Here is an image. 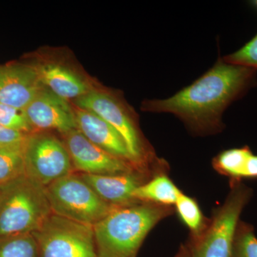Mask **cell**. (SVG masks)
Here are the masks:
<instances>
[{
    "label": "cell",
    "mask_w": 257,
    "mask_h": 257,
    "mask_svg": "<svg viewBox=\"0 0 257 257\" xmlns=\"http://www.w3.org/2000/svg\"><path fill=\"white\" fill-rule=\"evenodd\" d=\"M177 257H192L191 256L190 253H189V249H187V248H182L178 255H177Z\"/></svg>",
    "instance_id": "cell-25"
},
{
    "label": "cell",
    "mask_w": 257,
    "mask_h": 257,
    "mask_svg": "<svg viewBox=\"0 0 257 257\" xmlns=\"http://www.w3.org/2000/svg\"><path fill=\"white\" fill-rule=\"evenodd\" d=\"M52 213L94 226L114 209L104 202L80 176L74 173L45 187Z\"/></svg>",
    "instance_id": "cell-4"
},
{
    "label": "cell",
    "mask_w": 257,
    "mask_h": 257,
    "mask_svg": "<svg viewBox=\"0 0 257 257\" xmlns=\"http://www.w3.org/2000/svg\"><path fill=\"white\" fill-rule=\"evenodd\" d=\"M25 175L47 187L73 173L72 160L64 143L48 132H34L23 146Z\"/></svg>",
    "instance_id": "cell-8"
},
{
    "label": "cell",
    "mask_w": 257,
    "mask_h": 257,
    "mask_svg": "<svg viewBox=\"0 0 257 257\" xmlns=\"http://www.w3.org/2000/svg\"><path fill=\"white\" fill-rule=\"evenodd\" d=\"M251 194V191L244 186H235L205 232L196 238L189 249L191 256L233 257L240 214Z\"/></svg>",
    "instance_id": "cell-5"
},
{
    "label": "cell",
    "mask_w": 257,
    "mask_h": 257,
    "mask_svg": "<svg viewBox=\"0 0 257 257\" xmlns=\"http://www.w3.org/2000/svg\"><path fill=\"white\" fill-rule=\"evenodd\" d=\"M181 192L167 176L160 174L139 186L134 192L133 198L138 202L168 207L175 205Z\"/></svg>",
    "instance_id": "cell-15"
},
{
    "label": "cell",
    "mask_w": 257,
    "mask_h": 257,
    "mask_svg": "<svg viewBox=\"0 0 257 257\" xmlns=\"http://www.w3.org/2000/svg\"><path fill=\"white\" fill-rule=\"evenodd\" d=\"M34 66L44 87L66 100L78 99L93 89L84 77L63 64L44 62Z\"/></svg>",
    "instance_id": "cell-14"
},
{
    "label": "cell",
    "mask_w": 257,
    "mask_h": 257,
    "mask_svg": "<svg viewBox=\"0 0 257 257\" xmlns=\"http://www.w3.org/2000/svg\"><path fill=\"white\" fill-rule=\"evenodd\" d=\"M233 257H257V239L251 226L239 224L233 246Z\"/></svg>",
    "instance_id": "cell-20"
},
{
    "label": "cell",
    "mask_w": 257,
    "mask_h": 257,
    "mask_svg": "<svg viewBox=\"0 0 257 257\" xmlns=\"http://www.w3.org/2000/svg\"><path fill=\"white\" fill-rule=\"evenodd\" d=\"M0 257H40L32 234L0 236Z\"/></svg>",
    "instance_id": "cell-17"
},
{
    "label": "cell",
    "mask_w": 257,
    "mask_h": 257,
    "mask_svg": "<svg viewBox=\"0 0 257 257\" xmlns=\"http://www.w3.org/2000/svg\"><path fill=\"white\" fill-rule=\"evenodd\" d=\"M23 111L32 133L56 130L64 135L77 128L75 111L69 101L45 87Z\"/></svg>",
    "instance_id": "cell-10"
},
{
    "label": "cell",
    "mask_w": 257,
    "mask_h": 257,
    "mask_svg": "<svg viewBox=\"0 0 257 257\" xmlns=\"http://www.w3.org/2000/svg\"><path fill=\"white\" fill-rule=\"evenodd\" d=\"M74 111L77 130L91 143L133 164L124 140L110 124L92 111L78 107Z\"/></svg>",
    "instance_id": "cell-12"
},
{
    "label": "cell",
    "mask_w": 257,
    "mask_h": 257,
    "mask_svg": "<svg viewBox=\"0 0 257 257\" xmlns=\"http://www.w3.org/2000/svg\"><path fill=\"white\" fill-rule=\"evenodd\" d=\"M52 214L45 187L26 175L0 185V236L32 234Z\"/></svg>",
    "instance_id": "cell-3"
},
{
    "label": "cell",
    "mask_w": 257,
    "mask_h": 257,
    "mask_svg": "<svg viewBox=\"0 0 257 257\" xmlns=\"http://www.w3.org/2000/svg\"><path fill=\"white\" fill-rule=\"evenodd\" d=\"M0 125L23 133H32L31 126L22 109L0 103Z\"/></svg>",
    "instance_id": "cell-21"
},
{
    "label": "cell",
    "mask_w": 257,
    "mask_h": 257,
    "mask_svg": "<svg viewBox=\"0 0 257 257\" xmlns=\"http://www.w3.org/2000/svg\"><path fill=\"white\" fill-rule=\"evenodd\" d=\"M73 169L89 175H118L134 172L135 167L127 162L104 151L86 138L77 128L64 134Z\"/></svg>",
    "instance_id": "cell-9"
},
{
    "label": "cell",
    "mask_w": 257,
    "mask_h": 257,
    "mask_svg": "<svg viewBox=\"0 0 257 257\" xmlns=\"http://www.w3.org/2000/svg\"><path fill=\"white\" fill-rule=\"evenodd\" d=\"M243 178H257V155L253 153L246 162Z\"/></svg>",
    "instance_id": "cell-24"
},
{
    "label": "cell",
    "mask_w": 257,
    "mask_h": 257,
    "mask_svg": "<svg viewBox=\"0 0 257 257\" xmlns=\"http://www.w3.org/2000/svg\"><path fill=\"white\" fill-rule=\"evenodd\" d=\"M175 205L180 219L198 237L204 229V218L197 203L181 192Z\"/></svg>",
    "instance_id": "cell-19"
},
{
    "label": "cell",
    "mask_w": 257,
    "mask_h": 257,
    "mask_svg": "<svg viewBox=\"0 0 257 257\" xmlns=\"http://www.w3.org/2000/svg\"><path fill=\"white\" fill-rule=\"evenodd\" d=\"M28 135L0 125V148L23 147Z\"/></svg>",
    "instance_id": "cell-23"
},
{
    "label": "cell",
    "mask_w": 257,
    "mask_h": 257,
    "mask_svg": "<svg viewBox=\"0 0 257 257\" xmlns=\"http://www.w3.org/2000/svg\"><path fill=\"white\" fill-rule=\"evenodd\" d=\"M79 175L99 197L110 205L120 207L138 202L134 199L133 194L143 183L140 176L134 172L118 175Z\"/></svg>",
    "instance_id": "cell-13"
},
{
    "label": "cell",
    "mask_w": 257,
    "mask_h": 257,
    "mask_svg": "<svg viewBox=\"0 0 257 257\" xmlns=\"http://www.w3.org/2000/svg\"><path fill=\"white\" fill-rule=\"evenodd\" d=\"M253 5H254L255 7H256V8L257 9V0H256V1L253 2Z\"/></svg>",
    "instance_id": "cell-26"
},
{
    "label": "cell",
    "mask_w": 257,
    "mask_h": 257,
    "mask_svg": "<svg viewBox=\"0 0 257 257\" xmlns=\"http://www.w3.org/2000/svg\"><path fill=\"white\" fill-rule=\"evenodd\" d=\"M222 60L228 64L243 66L257 69V34L244 46Z\"/></svg>",
    "instance_id": "cell-22"
},
{
    "label": "cell",
    "mask_w": 257,
    "mask_h": 257,
    "mask_svg": "<svg viewBox=\"0 0 257 257\" xmlns=\"http://www.w3.org/2000/svg\"><path fill=\"white\" fill-rule=\"evenodd\" d=\"M251 154L247 146L230 149L219 154L213 160V165L219 173L239 180L243 178L246 162Z\"/></svg>",
    "instance_id": "cell-16"
},
{
    "label": "cell",
    "mask_w": 257,
    "mask_h": 257,
    "mask_svg": "<svg viewBox=\"0 0 257 257\" xmlns=\"http://www.w3.org/2000/svg\"><path fill=\"white\" fill-rule=\"evenodd\" d=\"M169 214L168 207L151 203L115 207L93 226L96 257H137L147 235Z\"/></svg>",
    "instance_id": "cell-2"
},
{
    "label": "cell",
    "mask_w": 257,
    "mask_h": 257,
    "mask_svg": "<svg viewBox=\"0 0 257 257\" xmlns=\"http://www.w3.org/2000/svg\"><path fill=\"white\" fill-rule=\"evenodd\" d=\"M44 87L35 66L0 67V103L24 110Z\"/></svg>",
    "instance_id": "cell-11"
},
{
    "label": "cell",
    "mask_w": 257,
    "mask_h": 257,
    "mask_svg": "<svg viewBox=\"0 0 257 257\" xmlns=\"http://www.w3.org/2000/svg\"><path fill=\"white\" fill-rule=\"evenodd\" d=\"M40 257H96L94 227L52 214L32 233Z\"/></svg>",
    "instance_id": "cell-6"
},
{
    "label": "cell",
    "mask_w": 257,
    "mask_h": 257,
    "mask_svg": "<svg viewBox=\"0 0 257 257\" xmlns=\"http://www.w3.org/2000/svg\"><path fill=\"white\" fill-rule=\"evenodd\" d=\"M256 69L219 59L202 77L166 99L144 101L142 109L171 113L198 133L217 131L225 109L256 83Z\"/></svg>",
    "instance_id": "cell-1"
},
{
    "label": "cell",
    "mask_w": 257,
    "mask_h": 257,
    "mask_svg": "<svg viewBox=\"0 0 257 257\" xmlns=\"http://www.w3.org/2000/svg\"><path fill=\"white\" fill-rule=\"evenodd\" d=\"M76 105L90 111L110 124L124 140L135 166H141L150 156L133 113L114 93L92 89L76 99Z\"/></svg>",
    "instance_id": "cell-7"
},
{
    "label": "cell",
    "mask_w": 257,
    "mask_h": 257,
    "mask_svg": "<svg viewBox=\"0 0 257 257\" xmlns=\"http://www.w3.org/2000/svg\"><path fill=\"white\" fill-rule=\"evenodd\" d=\"M23 146L0 148V185L25 175Z\"/></svg>",
    "instance_id": "cell-18"
}]
</instances>
